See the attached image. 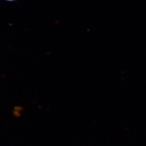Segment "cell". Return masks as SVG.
<instances>
[{
	"label": "cell",
	"mask_w": 146,
	"mask_h": 146,
	"mask_svg": "<svg viewBox=\"0 0 146 146\" xmlns=\"http://www.w3.org/2000/svg\"><path fill=\"white\" fill-rule=\"evenodd\" d=\"M5 1H16V0H5Z\"/></svg>",
	"instance_id": "obj_1"
}]
</instances>
